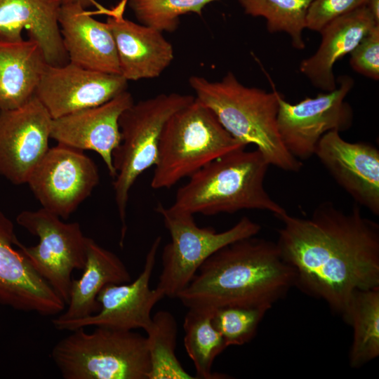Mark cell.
<instances>
[{
    "instance_id": "cell-6",
    "label": "cell",
    "mask_w": 379,
    "mask_h": 379,
    "mask_svg": "<svg viewBox=\"0 0 379 379\" xmlns=\"http://www.w3.org/2000/svg\"><path fill=\"white\" fill-rule=\"evenodd\" d=\"M71 331L51 357L65 379H149L147 337L133 331L96 327Z\"/></svg>"
},
{
    "instance_id": "cell-3",
    "label": "cell",
    "mask_w": 379,
    "mask_h": 379,
    "mask_svg": "<svg viewBox=\"0 0 379 379\" xmlns=\"http://www.w3.org/2000/svg\"><path fill=\"white\" fill-rule=\"evenodd\" d=\"M189 84L234 138L255 146L270 166L294 173L301 169L302 164L285 147L278 131L280 93L244 86L231 72L217 81L192 76Z\"/></svg>"
},
{
    "instance_id": "cell-9",
    "label": "cell",
    "mask_w": 379,
    "mask_h": 379,
    "mask_svg": "<svg viewBox=\"0 0 379 379\" xmlns=\"http://www.w3.org/2000/svg\"><path fill=\"white\" fill-rule=\"evenodd\" d=\"M16 222L39 238L35 246H27L18 240L16 246L67 305L72 272L82 270L85 266L88 237L84 234L79 222H65L43 208L20 212Z\"/></svg>"
},
{
    "instance_id": "cell-8",
    "label": "cell",
    "mask_w": 379,
    "mask_h": 379,
    "mask_svg": "<svg viewBox=\"0 0 379 379\" xmlns=\"http://www.w3.org/2000/svg\"><path fill=\"white\" fill-rule=\"evenodd\" d=\"M171 236L161 254L162 270L157 288L164 296L177 298L188 286L204 261L221 248L236 241L256 236L260 225L247 216L232 227L216 232L200 227L194 215L166 207L159 203L155 208Z\"/></svg>"
},
{
    "instance_id": "cell-21",
    "label": "cell",
    "mask_w": 379,
    "mask_h": 379,
    "mask_svg": "<svg viewBox=\"0 0 379 379\" xmlns=\"http://www.w3.org/2000/svg\"><path fill=\"white\" fill-rule=\"evenodd\" d=\"M376 25L366 6L340 16L319 32L321 44L310 57L302 60L300 72L317 88L332 91L337 87L333 74L335 63L350 53L361 39Z\"/></svg>"
},
{
    "instance_id": "cell-15",
    "label": "cell",
    "mask_w": 379,
    "mask_h": 379,
    "mask_svg": "<svg viewBox=\"0 0 379 379\" xmlns=\"http://www.w3.org/2000/svg\"><path fill=\"white\" fill-rule=\"evenodd\" d=\"M13 222L0 211V304L42 316L57 315L65 303L16 246Z\"/></svg>"
},
{
    "instance_id": "cell-10",
    "label": "cell",
    "mask_w": 379,
    "mask_h": 379,
    "mask_svg": "<svg viewBox=\"0 0 379 379\" xmlns=\"http://www.w3.org/2000/svg\"><path fill=\"white\" fill-rule=\"evenodd\" d=\"M338 86L332 91L319 93L291 104L280 96L277 126L287 150L298 160L314 155L321 138L332 131L348 130L353 124L354 113L345 98L354 86V79L340 76Z\"/></svg>"
},
{
    "instance_id": "cell-26",
    "label": "cell",
    "mask_w": 379,
    "mask_h": 379,
    "mask_svg": "<svg viewBox=\"0 0 379 379\" xmlns=\"http://www.w3.org/2000/svg\"><path fill=\"white\" fill-rule=\"evenodd\" d=\"M150 359L149 379H194L175 355L178 326L170 312L160 310L152 317L145 331Z\"/></svg>"
},
{
    "instance_id": "cell-13",
    "label": "cell",
    "mask_w": 379,
    "mask_h": 379,
    "mask_svg": "<svg viewBox=\"0 0 379 379\" xmlns=\"http://www.w3.org/2000/svg\"><path fill=\"white\" fill-rule=\"evenodd\" d=\"M52 120L35 95L20 107L0 110V175L27 183L49 149Z\"/></svg>"
},
{
    "instance_id": "cell-24",
    "label": "cell",
    "mask_w": 379,
    "mask_h": 379,
    "mask_svg": "<svg viewBox=\"0 0 379 379\" xmlns=\"http://www.w3.org/2000/svg\"><path fill=\"white\" fill-rule=\"evenodd\" d=\"M344 321L353 330L350 366L360 368L379 355V286L357 291Z\"/></svg>"
},
{
    "instance_id": "cell-18",
    "label": "cell",
    "mask_w": 379,
    "mask_h": 379,
    "mask_svg": "<svg viewBox=\"0 0 379 379\" xmlns=\"http://www.w3.org/2000/svg\"><path fill=\"white\" fill-rule=\"evenodd\" d=\"M128 0L111 9L100 6L98 13L107 15V24L115 41L120 74L127 81L158 77L174 58L173 48L162 32L126 19Z\"/></svg>"
},
{
    "instance_id": "cell-25",
    "label": "cell",
    "mask_w": 379,
    "mask_h": 379,
    "mask_svg": "<svg viewBox=\"0 0 379 379\" xmlns=\"http://www.w3.org/2000/svg\"><path fill=\"white\" fill-rule=\"evenodd\" d=\"M212 312L206 309L189 308L184 318V345L195 368V378L199 379L228 378L212 371L215 358L227 347L212 323Z\"/></svg>"
},
{
    "instance_id": "cell-4",
    "label": "cell",
    "mask_w": 379,
    "mask_h": 379,
    "mask_svg": "<svg viewBox=\"0 0 379 379\" xmlns=\"http://www.w3.org/2000/svg\"><path fill=\"white\" fill-rule=\"evenodd\" d=\"M270 166L257 149L232 150L191 175L178 189L170 207L204 215L261 210L272 213L279 219L287 212L265 188Z\"/></svg>"
},
{
    "instance_id": "cell-11",
    "label": "cell",
    "mask_w": 379,
    "mask_h": 379,
    "mask_svg": "<svg viewBox=\"0 0 379 379\" xmlns=\"http://www.w3.org/2000/svg\"><path fill=\"white\" fill-rule=\"evenodd\" d=\"M99 181L95 163L84 151L58 143L49 147L27 184L43 208L67 220Z\"/></svg>"
},
{
    "instance_id": "cell-29",
    "label": "cell",
    "mask_w": 379,
    "mask_h": 379,
    "mask_svg": "<svg viewBox=\"0 0 379 379\" xmlns=\"http://www.w3.org/2000/svg\"><path fill=\"white\" fill-rule=\"evenodd\" d=\"M269 310L266 307H222L213 310L211 321L227 347L242 345L254 338Z\"/></svg>"
},
{
    "instance_id": "cell-31",
    "label": "cell",
    "mask_w": 379,
    "mask_h": 379,
    "mask_svg": "<svg viewBox=\"0 0 379 379\" xmlns=\"http://www.w3.org/2000/svg\"><path fill=\"white\" fill-rule=\"evenodd\" d=\"M368 0H312L307 13L306 29L319 32L333 20L352 12Z\"/></svg>"
},
{
    "instance_id": "cell-12",
    "label": "cell",
    "mask_w": 379,
    "mask_h": 379,
    "mask_svg": "<svg viewBox=\"0 0 379 379\" xmlns=\"http://www.w3.org/2000/svg\"><path fill=\"white\" fill-rule=\"evenodd\" d=\"M161 241L160 236L154 240L143 269L133 281L107 284L102 288L97 297L100 305L98 312L74 320L53 319V326L59 331H69L91 326L121 331L141 328L145 331L152 321V308L165 297L157 288L151 289L149 286Z\"/></svg>"
},
{
    "instance_id": "cell-5",
    "label": "cell",
    "mask_w": 379,
    "mask_h": 379,
    "mask_svg": "<svg viewBox=\"0 0 379 379\" xmlns=\"http://www.w3.org/2000/svg\"><path fill=\"white\" fill-rule=\"evenodd\" d=\"M246 146L234 138L195 97L164 126L151 187L169 189L220 157Z\"/></svg>"
},
{
    "instance_id": "cell-1",
    "label": "cell",
    "mask_w": 379,
    "mask_h": 379,
    "mask_svg": "<svg viewBox=\"0 0 379 379\" xmlns=\"http://www.w3.org/2000/svg\"><path fill=\"white\" fill-rule=\"evenodd\" d=\"M276 242L295 272V286L324 301L343 320L354 293L379 286V225L355 203L344 212L331 201L308 218H279Z\"/></svg>"
},
{
    "instance_id": "cell-7",
    "label": "cell",
    "mask_w": 379,
    "mask_h": 379,
    "mask_svg": "<svg viewBox=\"0 0 379 379\" xmlns=\"http://www.w3.org/2000/svg\"><path fill=\"white\" fill-rule=\"evenodd\" d=\"M194 97L177 93H162L133 103L124 111L119 124L121 140L112 154L116 173L113 188L121 221L120 246L127 231L126 210L129 193L138 178L154 166L164 125Z\"/></svg>"
},
{
    "instance_id": "cell-20",
    "label": "cell",
    "mask_w": 379,
    "mask_h": 379,
    "mask_svg": "<svg viewBox=\"0 0 379 379\" xmlns=\"http://www.w3.org/2000/svg\"><path fill=\"white\" fill-rule=\"evenodd\" d=\"M61 0H0V41L29 39L40 46L48 65L69 62L58 22Z\"/></svg>"
},
{
    "instance_id": "cell-27",
    "label": "cell",
    "mask_w": 379,
    "mask_h": 379,
    "mask_svg": "<svg viewBox=\"0 0 379 379\" xmlns=\"http://www.w3.org/2000/svg\"><path fill=\"white\" fill-rule=\"evenodd\" d=\"M247 15L263 17L270 33L287 34L293 47L305 48L303 31L306 17L312 0H238Z\"/></svg>"
},
{
    "instance_id": "cell-17",
    "label": "cell",
    "mask_w": 379,
    "mask_h": 379,
    "mask_svg": "<svg viewBox=\"0 0 379 379\" xmlns=\"http://www.w3.org/2000/svg\"><path fill=\"white\" fill-rule=\"evenodd\" d=\"M133 103L132 95L125 91L100 105L53 119L51 138L77 149L95 152L114 179L112 154L121 140L119 118Z\"/></svg>"
},
{
    "instance_id": "cell-19",
    "label": "cell",
    "mask_w": 379,
    "mask_h": 379,
    "mask_svg": "<svg viewBox=\"0 0 379 379\" xmlns=\"http://www.w3.org/2000/svg\"><path fill=\"white\" fill-rule=\"evenodd\" d=\"M78 3L62 4L58 17L69 62L83 68L121 74L117 47L106 22Z\"/></svg>"
},
{
    "instance_id": "cell-2",
    "label": "cell",
    "mask_w": 379,
    "mask_h": 379,
    "mask_svg": "<svg viewBox=\"0 0 379 379\" xmlns=\"http://www.w3.org/2000/svg\"><path fill=\"white\" fill-rule=\"evenodd\" d=\"M293 267L277 244L255 236L232 242L211 255L178 295L189 308L266 307L295 286Z\"/></svg>"
},
{
    "instance_id": "cell-14",
    "label": "cell",
    "mask_w": 379,
    "mask_h": 379,
    "mask_svg": "<svg viewBox=\"0 0 379 379\" xmlns=\"http://www.w3.org/2000/svg\"><path fill=\"white\" fill-rule=\"evenodd\" d=\"M128 81L121 74L83 68L68 62L46 65L35 96L53 119L100 105L126 91Z\"/></svg>"
},
{
    "instance_id": "cell-23",
    "label": "cell",
    "mask_w": 379,
    "mask_h": 379,
    "mask_svg": "<svg viewBox=\"0 0 379 379\" xmlns=\"http://www.w3.org/2000/svg\"><path fill=\"white\" fill-rule=\"evenodd\" d=\"M47 65L32 39L0 41V110L17 109L34 95Z\"/></svg>"
},
{
    "instance_id": "cell-16",
    "label": "cell",
    "mask_w": 379,
    "mask_h": 379,
    "mask_svg": "<svg viewBox=\"0 0 379 379\" xmlns=\"http://www.w3.org/2000/svg\"><path fill=\"white\" fill-rule=\"evenodd\" d=\"M314 155L356 204L379 215L378 148L367 142H347L332 131L321 138Z\"/></svg>"
},
{
    "instance_id": "cell-32",
    "label": "cell",
    "mask_w": 379,
    "mask_h": 379,
    "mask_svg": "<svg viewBox=\"0 0 379 379\" xmlns=\"http://www.w3.org/2000/svg\"><path fill=\"white\" fill-rule=\"evenodd\" d=\"M366 6L376 22L379 23V0H368Z\"/></svg>"
},
{
    "instance_id": "cell-28",
    "label": "cell",
    "mask_w": 379,
    "mask_h": 379,
    "mask_svg": "<svg viewBox=\"0 0 379 379\" xmlns=\"http://www.w3.org/2000/svg\"><path fill=\"white\" fill-rule=\"evenodd\" d=\"M217 0H128V5L140 24L161 32H174L179 18L187 13L201 15L208 4Z\"/></svg>"
},
{
    "instance_id": "cell-22",
    "label": "cell",
    "mask_w": 379,
    "mask_h": 379,
    "mask_svg": "<svg viewBox=\"0 0 379 379\" xmlns=\"http://www.w3.org/2000/svg\"><path fill=\"white\" fill-rule=\"evenodd\" d=\"M82 270L79 279H72L67 309L55 319H79L98 312L100 305L97 297L104 286L131 281V274L122 260L89 237L86 263Z\"/></svg>"
},
{
    "instance_id": "cell-30",
    "label": "cell",
    "mask_w": 379,
    "mask_h": 379,
    "mask_svg": "<svg viewBox=\"0 0 379 379\" xmlns=\"http://www.w3.org/2000/svg\"><path fill=\"white\" fill-rule=\"evenodd\" d=\"M350 64L357 73L379 79V25H375L351 51Z\"/></svg>"
},
{
    "instance_id": "cell-33",
    "label": "cell",
    "mask_w": 379,
    "mask_h": 379,
    "mask_svg": "<svg viewBox=\"0 0 379 379\" xmlns=\"http://www.w3.org/2000/svg\"><path fill=\"white\" fill-rule=\"evenodd\" d=\"M62 4L78 3L81 4L84 8L94 5L98 8L100 5L94 0H61Z\"/></svg>"
}]
</instances>
